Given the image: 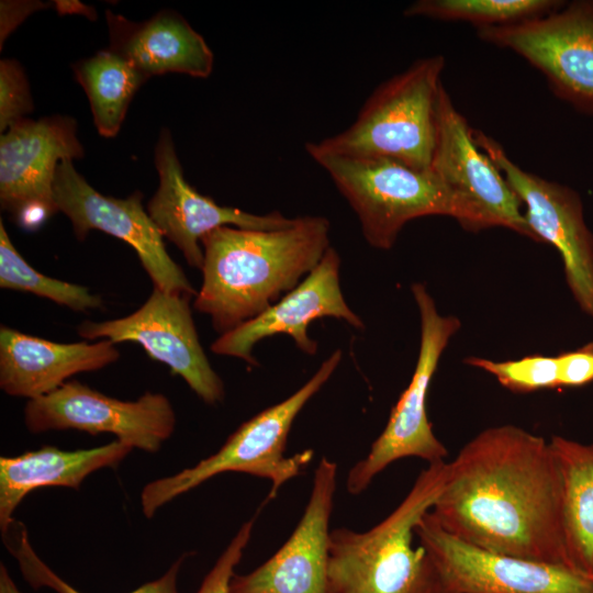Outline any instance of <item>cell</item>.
I'll return each mask as SVG.
<instances>
[{
  "label": "cell",
  "instance_id": "6da1fadb",
  "mask_svg": "<svg viewBox=\"0 0 593 593\" xmlns=\"http://www.w3.org/2000/svg\"><path fill=\"white\" fill-rule=\"evenodd\" d=\"M430 512L478 548L568 567L559 465L549 441L522 427L493 426L470 439L447 462Z\"/></svg>",
  "mask_w": 593,
  "mask_h": 593
},
{
  "label": "cell",
  "instance_id": "7a4b0ae2",
  "mask_svg": "<svg viewBox=\"0 0 593 593\" xmlns=\"http://www.w3.org/2000/svg\"><path fill=\"white\" fill-rule=\"evenodd\" d=\"M329 221L294 217L278 230L219 227L201 238L203 282L194 309L225 334L294 289L329 248Z\"/></svg>",
  "mask_w": 593,
  "mask_h": 593
},
{
  "label": "cell",
  "instance_id": "3957f363",
  "mask_svg": "<svg viewBox=\"0 0 593 593\" xmlns=\"http://www.w3.org/2000/svg\"><path fill=\"white\" fill-rule=\"evenodd\" d=\"M447 462L422 470L402 502L367 532H331L332 593H438L424 548H413L415 526L430 511L445 484Z\"/></svg>",
  "mask_w": 593,
  "mask_h": 593
},
{
  "label": "cell",
  "instance_id": "277c9868",
  "mask_svg": "<svg viewBox=\"0 0 593 593\" xmlns=\"http://www.w3.org/2000/svg\"><path fill=\"white\" fill-rule=\"evenodd\" d=\"M445 58L416 59L369 96L356 120L340 133L305 144L321 156L385 157L429 170L437 137L438 101Z\"/></svg>",
  "mask_w": 593,
  "mask_h": 593
},
{
  "label": "cell",
  "instance_id": "5b68a950",
  "mask_svg": "<svg viewBox=\"0 0 593 593\" xmlns=\"http://www.w3.org/2000/svg\"><path fill=\"white\" fill-rule=\"evenodd\" d=\"M340 360L342 350L336 349L298 391L243 423L215 454L175 474L148 482L141 493L145 517L152 518L167 503L225 472L270 480L269 496L273 499L280 486L300 474L312 460L311 449L286 456L288 436L296 415L325 384Z\"/></svg>",
  "mask_w": 593,
  "mask_h": 593
},
{
  "label": "cell",
  "instance_id": "8992f818",
  "mask_svg": "<svg viewBox=\"0 0 593 593\" xmlns=\"http://www.w3.org/2000/svg\"><path fill=\"white\" fill-rule=\"evenodd\" d=\"M314 160L350 204L363 237L374 248L390 249L403 226L422 216H450L473 232L466 206L430 169L385 157L321 156Z\"/></svg>",
  "mask_w": 593,
  "mask_h": 593
},
{
  "label": "cell",
  "instance_id": "52a82bcc",
  "mask_svg": "<svg viewBox=\"0 0 593 593\" xmlns=\"http://www.w3.org/2000/svg\"><path fill=\"white\" fill-rule=\"evenodd\" d=\"M421 318V344L414 373L407 388L391 410L389 421L373 441L368 455L348 472L346 489L360 494L373 478L392 462L417 457L429 465L445 461L447 448L435 436L427 417L426 401L439 359L460 321L441 315L434 299L422 283L411 287Z\"/></svg>",
  "mask_w": 593,
  "mask_h": 593
},
{
  "label": "cell",
  "instance_id": "ba28073f",
  "mask_svg": "<svg viewBox=\"0 0 593 593\" xmlns=\"http://www.w3.org/2000/svg\"><path fill=\"white\" fill-rule=\"evenodd\" d=\"M415 535L435 571L438 593H593V581L563 564L490 552L447 533L430 511Z\"/></svg>",
  "mask_w": 593,
  "mask_h": 593
},
{
  "label": "cell",
  "instance_id": "9c48e42d",
  "mask_svg": "<svg viewBox=\"0 0 593 593\" xmlns=\"http://www.w3.org/2000/svg\"><path fill=\"white\" fill-rule=\"evenodd\" d=\"M479 37L521 55L555 93L593 113V0H578L542 16L478 29Z\"/></svg>",
  "mask_w": 593,
  "mask_h": 593
},
{
  "label": "cell",
  "instance_id": "30bf717a",
  "mask_svg": "<svg viewBox=\"0 0 593 593\" xmlns=\"http://www.w3.org/2000/svg\"><path fill=\"white\" fill-rule=\"evenodd\" d=\"M473 139L526 205L524 216L536 242L549 243L557 248L573 298L593 318V234L584 222L579 194L523 170L495 139L483 132L473 130Z\"/></svg>",
  "mask_w": 593,
  "mask_h": 593
},
{
  "label": "cell",
  "instance_id": "8fae6325",
  "mask_svg": "<svg viewBox=\"0 0 593 593\" xmlns=\"http://www.w3.org/2000/svg\"><path fill=\"white\" fill-rule=\"evenodd\" d=\"M24 423L31 433H110L133 448L156 452L172 435L176 414L161 393L145 392L135 401H122L74 380L29 400Z\"/></svg>",
  "mask_w": 593,
  "mask_h": 593
},
{
  "label": "cell",
  "instance_id": "7c38bea8",
  "mask_svg": "<svg viewBox=\"0 0 593 593\" xmlns=\"http://www.w3.org/2000/svg\"><path fill=\"white\" fill-rule=\"evenodd\" d=\"M77 122L65 115L24 118L0 137V203L21 227L34 231L58 212L53 184L63 159L82 158Z\"/></svg>",
  "mask_w": 593,
  "mask_h": 593
},
{
  "label": "cell",
  "instance_id": "4fadbf2b",
  "mask_svg": "<svg viewBox=\"0 0 593 593\" xmlns=\"http://www.w3.org/2000/svg\"><path fill=\"white\" fill-rule=\"evenodd\" d=\"M54 201L70 220L78 240L91 230L118 237L131 245L155 288L191 298L197 292L182 269L168 255L163 234L142 205V193L124 199L103 195L76 170L71 159L57 166Z\"/></svg>",
  "mask_w": 593,
  "mask_h": 593
},
{
  "label": "cell",
  "instance_id": "5bb4252c",
  "mask_svg": "<svg viewBox=\"0 0 593 593\" xmlns=\"http://www.w3.org/2000/svg\"><path fill=\"white\" fill-rule=\"evenodd\" d=\"M189 300L154 287L134 313L103 322L83 321L77 332L89 340L139 344L152 359L168 366L203 402L213 405L223 401L224 383L200 344Z\"/></svg>",
  "mask_w": 593,
  "mask_h": 593
},
{
  "label": "cell",
  "instance_id": "9a60e30c",
  "mask_svg": "<svg viewBox=\"0 0 593 593\" xmlns=\"http://www.w3.org/2000/svg\"><path fill=\"white\" fill-rule=\"evenodd\" d=\"M430 170L466 206L474 232L502 226L536 240L522 213V201L477 146L473 128L455 108L444 86Z\"/></svg>",
  "mask_w": 593,
  "mask_h": 593
},
{
  "label": "cell",
  "instance_id": "2e32d148",
  "mask_svg": "<svg viewBox=\"0 0 593 593\" xmlns=\"http://www.w3.org/2000/svg\"><path fill=\"white\" fill-rule=\"evenodd\" d=\"M337 465L323 457L314 472L309 502L281 548L247 574H234L230 593H332L329 519Z\"/></svg>",
  "mask_w": 593,
  "mask_h": 593
},
{
  "label": "cell",
  "instance_id": "e0dca14e",
  "mask_svg": "<svg viewBox=\"0 0 593 593\" xmlns=\"http://www.w3.org/2000/svg\"><path fill=\"white\" fill-rule=\"evenodd\" d=\"M155 166L159 187L147 204V212L163 236L171 240L194 268L202 269L203 266L201 238L219 227L278 230L294 221L279 212L257 215L222 206L199 193L186 181L170 131L166 127L161 128L155 146Z\"/></svg>",
  "mask_w": 593,
  "mask_h": 593
},
{
  "label": "cell",
  "instance_id": "ac0fdd59",
  "mask_svg": "<svg viewBox=\"0 0 593 593\" xmlns=\"http://www.w3.org/2000/svg\"><path fill=\"white\" fill-rule=\"evenodd\" d=\"M340 258L329 247L317 266L294 289L256 317L222 334L211 345L214 354L240 358L251 366L254 346L275 334H288L298 348L315 355L317 344L307 336V326L316 318H342L363 328L361 318L347 305L339 286Z\"/></svg>",
  "mask_w": 593,
  "mask_h": 593
},
{
  "label": "cell",
  "instance_id": "d6986e66",
  "mask_svg": "<svg viewBox=\"0 0 593 593\" xmlns=\"http://www.w3.org/2000/svg\"><path fill=\"white\" fill-rule=\"evenodd\" d=\"M119 358L108 339L63 344L0 328V388L12 396L36 399L76 373L102 369Z\"/></svg>",
  "mask_w": 593,
  "mask_h": 593
},
{
  "label": "cell",
  "instance_id": "ffe728a7",
  "mask_svg": "<svg viewBox=\"0 0 593 593\" xmlns=\"http://www.w3.org/2000/svg\"><path fill=\"white\" fill-rule=\"evenodd\" d=\"M109 48L147 79L168 72L208 78L214 55L205 40L177 12L164 10L143 22L105 12Z\"/></svg>",
  "mask_w": 593,
  "mask_h": 593
},
{
  "label": "cell",
  "instance_id": "44dd1931",
  "mask_svg": "<svg viewBox=\"0 0 593 593\" xmlns=\"http://www.w3.org/2000/svg\"><path fill=\"white\" fill-rule=\"evenodd\" d=\"M133 447L115 439L102 446L63 450L43 446L15 457L0 458V530L5 533L23 499L44 486L79 490L83 480L102 468L116 467Z\"/></svg>",
  "mask_w": 593,
  "mask_h": 593
},
{
  "label": "cell",
  "instance_id": "7402d4cb",
  "mask_svg": "<svg viewBox=\"0 0 593 593\" xmlns=\"http://www.w3.org/2000/svg\"><path fill=\"white\" fill-rule=\"evenodd\" d=\"M562 477V535L567 566L593 577V444L549 440Z\"/></svg>",
  "mask_w": 593,
  "mask_h": 593
},
{
  "label": "cell",
  "instance_id": "603a6c76",
  "mask_svg": "<svg viewBox=\"0 0 593 593\" xmlns=\"http://www.w3.org/2000/svg\"><path fill=\"white\" fill-rule=\"evenodd\" d=\"M72 69L88 97L97 131L107 138L116 136L134 94L147 78L110 48L77 61Z\"/></svg>",
  "mask_w": 593,
  "mask_h": 593
},
{
  "label": "cell",
  "instance_id": "cb8c5ba5",
  "mask_svg": "<svg viewBox=\"0 0 593 593\" xmlns=\"http://www.w3.org/2000/svg\"><path fill=\"white\" fill-rule=\"evenodd\" d=\"M562 5L556 0H418L405 9L404 15L465 21L481 29L542 16Z\"/></svg>",
  "mask_w": 593,
  "mask_h": 593
},
{
  "label": "cell",
  "instance_id": "d4e9b609",
  "mask_svg": "<svg viewBox=\"0 0 593 593\" xmlns=\"http://www.w3.org/2000/svg\"><path fill=\"white\" fill-rule=\"evenodd\" d=\"M0 287L31 292L77 312L102 306V299L82 286L42 275L19 254L0 221Z\"/></svg>",
  "mask_w": 593,
  "mask_h": 593
},
{
  "label": "cell",
  "instance_id": "484cf974",
  "mask_svg": "<svg viewBox=\"0 0 593 593\" xmlns=\"http://www.w3.org/2000/svg\"><path fill=\"white\" fill-rule=\"evenodd\" d=\"M2 535L3 544L15 558L24 580L35 590L48 588L56 593H81L57 575L33 549L23 523L14 519ZM184 552L160 578L149 581L131 593H179L177 578L184 559Z\"/></svg>",
  "mask_w": 593,
  "mask_h": 593
},
{
  "label": "cell",
  "instance_id": "4316f807",
  "mask_svg": "<svg viewBox=\"0 0 593 593\" xmlns=\"http://www.w3.org/2000/svg\"><path fill=\"white\" fill-rule=\"evenodd\" d=\"M465 362L492 374L501 385L514 393H530L560 387L557 356L533 355L507 361L468 357Z\"/></svg>",
  "mask_w": 593,
  "mask_h": 593
},
{
  "label": "cell",
  "instance_id": "83f0119b",
  "mask_svg": "<svg viewBox=\"0 0 593 593\" xmlns=\"http://www.w3.org/2000/svg\"><path fill=\"white\" fill-rule=\"evenodd\" d=\"M34 109L30 85L22 66L14 59L0 60V131L25 118Z\"/></svg>",
  "mask_w": 593,
  "mask_h": 593
},
{
  "label": "cell",
  "instance_id": "f1b7e54d",
  "mask_svg": "<svg viewBox=\"0 0 593 593\" xmlns=\"http://www.w3.org/2000/svg\"><path fill=\"white\" fill-rule=\"evenodd\" d=\"M255 518L244 523L204 577L197 593H230L234 570L250 540Z\"/></svg>",
  "mask_w": 593,
  "mask_h": 593
},
{
  "label": "cell",
  "instance_id": "f546056e",
  "mask_svg": "<svg viewBox=\"0 0 593 593\" xmlns=\"http://www.w3.org/2000/svg\"><path fill=\"white\" fill-rule=\"evenodd\" d=\"M557 357L560 387L575 388L593 382V342Z\"/></svg>",
  "mask_w": 593,
  "mask_h": 593
},
{
  "label": "cell",
  "instance_id": "4dcf8cb0",
  "mask_svg": "<svg viewBox=\"0 0 593 593\" xmlns=\"http://www.w3.org/2000/svg\"><path fill=\"white\" fill-rule=\"evenodd\" d=\"M45 7L42 2L1 1V47L9 33L33 11Z\"/></svg>",
  "mask_w": 593,
  "mask_h": 593
},
{
  "label": "cell",
  "instance_id": "1f68e13d",
  "mask_svg": "<svg viewBox=\"0 0 593 593\" xmlns=\"http://www.w3.org/2000/svg\"><path fill=\"white\" fill-rule=\"evenodd\" d=\"M0 593H22L3 563L0 564Z\"/></svg>",
  "mask_w": 593,
  "mask_h": 593
},
{
  "label": "cell",
  "instance_id": "d6a6232c",
  "mask_svg": "<svg viewBox=\"0 0 593 593\" xmlns=\"http://www.w3.org/2000/svg\"><path fill=\"white\" fill-rule=\"evenodd\" d=\"M592 581H593V577H592Z\"/></svg>",
  "mask_w": 593,
  "mask_h": 593
}]
</instances>
